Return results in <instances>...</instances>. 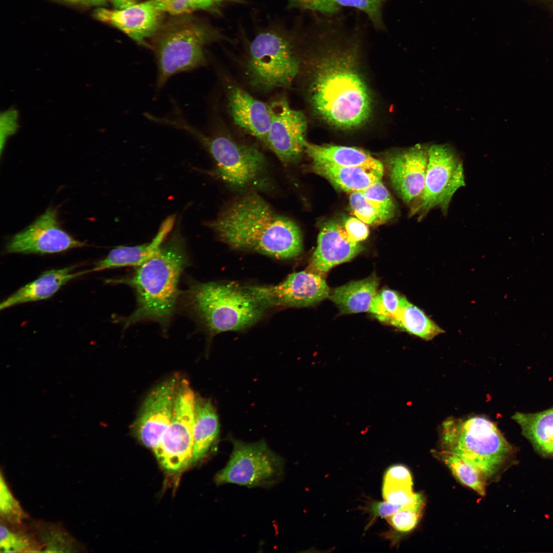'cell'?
<instances>
[{
    "mask_svg": "<svg viewBox=\"0 0 553 553\" xmlns=\"http://www.w3.org/2000/svg\"><path fill=\"white\" fill-rule=\"evenodd\" d=\"M340 25L331 21L322 24L326 43L310 87V98L314 111L328 123L352 129L368 119L371 102L354 66L357 32Z\"/></svg>",
    "mask_w": 553,
    "mask_h": 553,
    "instance_id": "1",
    "label": "cell"
},
{
    "mask_svg": "<svg viewBox=\"0 0 553 553\" xmlns=\"http://www.w3.org/2000/svg\"><path fill=\"white\" fill-rule=\"evenodd\" d=\"M210 226L233 248L249 250L278 259L297 256L303 248L297 225L274 211L260 196L247 194L229 205Z\"/></svg>",
    "mask_w": 553,
    "mask_h": 553,
    "instance_id": "2",
    "label": "cell"
},
{
    "mask_svg": "<svg viewBox=\"0 0 553 553\" xmlns=\"http://www.w3.org/2000/svg\"><path fill=\"white\" fill-rule=\"evenodd\" d=\"M188 264L184 239L175 231L157 251L130 276L105 280L109 284H123L134 290L135 310L122 320L124 328L138 322L152 321L167 327L176 309L181 275Z\"/></svg>",
    "mask_w": 553,
    "mask_h": 553,
    "instance_id": "3",
    "label": "cell"
},
{
    "mask_svg": "<svg viewBox=\"0 0 553 553\" xmlns=\"http://www.w3.org/2000/svg\"><path fill=\"white\" fill-rule=\"evenodd\" d=\"M186 308L211 334L247 328L265 308L244 287L231 283H193L185 292Z\"/></svg>",
    "mask_w": 553,
    "mask_h": 553,
    "instance_id": "4",
    "label": "cell"
},
{
    "mask_svg": "<svg viewBox=\"0 0 553 553\" xmlns=\"http://www.w3.org/2000/svg\"><path fill=\"white\" fill-rule=\"evenodd\" d=\"M440 450L473 466L486 482L498 474L513 452L496 424L480 415L446 419L440 426Z\"/></svg>",
    "mask_w": 553,
    "mask_h": 553,
    "instance_id": "5",
    "label": "cell"
},
{
    "mask_svg": "<svg viewBox=\"0 0 553 553\" xmlns=\"http://www.w3.org/2000/svg\"><path fill=\"white\" fill-rule=\"evenodd\" d=\"M210 36L204 26L190 18L162 24L152 44L158 71L157 86L161 88L175 74L204 65L203 46Z\"/></svg>",
    "mask_w": 553,
    "mask_h": 553,
    "instance_id": "6",
    "label": "cell"
},
{
    "mask_svg": "<svg viewBox=\"0 0 553 553\" xmlns=\"http://www.w3.org/2000/svg\"><path fill=\"white\" fill-rule=\"evenodd\" d=\"M292 40L275 30L258 34L250 44L246 73L250 84L265 91L290 87L300 69Z\"/></svg>",
    "mask_w": 553,
    "mask_h": 553,
    "instance_id": "7",
    "label": "cell"
},
{
    "mask_svg": "<svg viewBox=\"0 0 553 553\" xmlns=\"http://www.w3.org/2000/svg\"><path fill=\"white\" fill-rule=\"evenodd\" d=\"M173 125L188 132L204 145L215 160V173L230 186L247 187L264 172V156L254 146L237 142L224 135L205 136L179 118L173 121Z\"/></svg>",
    "mask_w": 553,
    "mask_h": 553,
    "instance_id": "8",
    "label": "cell"
},
{
    "mask_svg": "<svg viewBox=\"0 0 553 553\" xmlns=\"http://www.w3.org/2000/svg\"><path fill=\"white\" fill-rule=\"evenodd\" d=\"M465 185L462 161L449 144H430L424 187L411 206V216L422 220L433 209L446 215L452 199Z\"/></svg>",
    "mask_w": 553,
    "mask_h": 553,
    "instance_id": "9",
    "label": "cell"
},
{
    "mask_svg": "<svg viewBox=\"0 0 553 553\" xmlns=\"http://www.w3.org/2000/svg\"><path fill=\"white\" fill-rule=\"evenodd\" d=\"M227 464L215 476L217 484L263 486L273 484L281 478L284 460L264 441L247 443L233 440Z\"/></svg>",
    "mask_w": 553,
    "mask_h": 553,
    "instance_id": "10",
    "label": "cell"
},
{
    "mask_svg": "<svg viewBox=\"0 0 553 553\" xmlns=\"http://www.w3.org/2000/svg\"><path fill=\"white\" fill-rule=\"evenodd\" d=\"M195 398L188 381L180 380L170 422L153 450L168 471H180L193 462Z\"/></svg>",
    "mask_w": 553,
    "mask_h": 553,
    "instance_id": "11",
    "label": "cell"
},
{
    "mask_svg": "<svg viewBox=\"0 0 553 553\" xmlns=\"http://www.w3.org/2000/svg\"><path fill=\"white\" fill-rule=\"evenodd\" d=\"M244 287L265 309L311 306L329 297L331 291L322 276L311 271L293 272L273 286Z\"/></svg>",
    "mask_w": 553,
    "mask_h": 553,
    "instance_id": "12",
    "label": "cell"
},
{
    "mask_svg": "<svg viewBox=\"0 0 553 553\" xmlns=\"http://www.w3.org/2000/svg\"><path fill=\"white\" fill-rule=\"evenodd\" d=\"M271 120L265 143L284 164L295 162L304 151L307 122L304 114L292 109L286 98L269 104Z\"/></svg>",
    "mask_w": 553,
    "mask_h": 553,
    "instance_id": "13",
    "label": "cell"
},
{
    "mask_svg": "<svg viewBox=\"0 0 553 553\" xmlns=\"http://www.w3.org/2000/svg\"><path fill=\"white\" fill-rule=\"evenodd\" d=\"M86 243L60 226L56 210L49 208L25 229L14 235L6 246L7 253L48 254L81 247Z\"/></svg>",
    "mask_w": 553,
    "mask_h": 553,
    "instance_id": "14",
    "label": "cell"
},
{
    "mask_svg": "<svg viewBox=\"0 0 553 553\" xmlns=\"http://www.w3.org/2000/svg\"><path fill=\"white\" fill-rule=\"evenodd\" d=\"M180 380L175 376L155 387L145 398L132 426L135 437L153 451L170 422Z\"/></svg>",
    "mask_w": 553,
    "mask_h": 553,
    "instance_id": "15",
    "label": "cell"
},
{
    "mask_svg": "<svg viewBox=\"0 0 553 553\" xmlns=\"http://www.w3.org/2000/svg\"><path fill=\"white\" fill-rule=\"evenodd\" d=\"M430 144H417L391 153L387 160L391 182L407 205H413L422 192Z\"/></svg>",
    "mask_w": 553,
    "mask_h": 553,
    "instance_id": "16",
    "label": "cell"
},
{
    "mask_svg": "<svg viewBox=\"0 0 553 553\" xmlns=\"http://www.w3.org/2000/svg\"><path fill=\"white\" fill-rule=\"evenodd\" d=\"M162 12L150 0L123 9L98 8L95 17L118 29L140 45L147 46L146 40L153 37L162 25Z\"/></svg>",
    "mask_w": 553,
    "mask_h": 553,
    "instance_id": "17",
    "label": "cell"
},
{
    "mask_svg": "<svg viewBox=\"0 0 553 553\" xmlns=\"http://www.w3.org/2000/svg\"><path fill=\"white\" fill-rule=\"evenodd\" d=\"M363 249L360 243L350 239L344 225L328 222L318 234L310 267L312 271L322 275L335 266L352 260Z\"/></svg>",
    "mask_w": 553,
    "mask_h": 553,
    "instance_id": "18",
    "label": "cell"
},
{
    "mask_svg": "<svg viewBox=\"0 0 553 553\" xmlns=\"http://www.w3.org/2000/svg\"><path fill=\"white\" fill-rule=\"evenodd\" d=\"M227 86V105L234 123L265 143L271 120L269 105L238 86Z\"/></svg>",
    "mask_w": 553,
    "mask_h": 553,
    "instance_id": "19",
    "label": "cell"
},
{
    "mask_svg": "<svg viewBox=\"0 0 553 553\" xmlns=\"http://www.w3.org/2000/svg\"><path fill=\"white\" fill-rule=\"evenodd\" d=\"M175 217L171 216L161 224L156 235L146 243L131 246H118L95 264L91 271L125 266L137 267L153 256L165 241L172 229Z\"/></svg>",
    "mask_w": 553,
    "mask_h": 553,
    "instance_id": "20",
    "label": "cell"
},
{
    "mask_svg": "<svg viewBox=\"0 0 553 553\" xmlns=\"http://www.w3.org/2000/svg\"><path fill=\"white\" fill-rule=\"evenodd\" d=\"M74 268V266H71L44 272L38 278L20 288L1 302L0 309L48 299L69 281L91 272L89 270L73 273L72 271Z\"/></svg>",
    "mask_w": 553,
    "mask_h": 553,
    "instance_id": "21",
    "label": "cell"
},
{
    "mask_svg": "<svg viewBox=\"0 0 553 553\" xmlns=\"http://www.w3.org/2000/svg\"><path fill=\"white\" fill-rule=\"evenodd\" d=\"M304 151L312 163L340 166L360 167L383 173L382 163L364 150L355 147L317 145L306 141Z\"/></svg>",
    "mask_w": 553,
    "mask_h": 553,
    "instance_id": "22",
    "label": "cell"
},
{
    "mask_svg": "<svg viewBox=\"0 0 553 553\" xmlns=\"http://www.w3.org/2000/svg\"><path fill=\"white\" fill-rule=\"evenodd\" d=\"M220 424L217 412L208 398L196 395L193 463L203 458L217 442Z\"/></svg>",
    "mask_w": 553,
    "mask_h": 553,
    "instance_id": "23",
    "label": "cell"
},
{
    "mask_svg": "<svg viewBox=\"0 0 553 553\" xmlns=\"http://www.w3.org/2000/svg\"><path fill=\"white\" fill-rule=\"evenodd\" d=\"M378 279L372 274L335 288L330 291L329 298L336 305L342 314L370 312L378 292Z\"/></svg>",
    "mask_w": 553,
    "mask_h": 553,
    "instance_id": "24",
    "label": "cell"
},
{
    "mask_svg": "<svg viewBox=\"0 0 553 553\" xmlns=\"http://www.w3.org/2000/svg\"><path fill=\"white\" fill-rule=\"evenodd\" d=\"M312 169L335 187L351 193L360 192L381 180L383 173L360 167H346L323 163H312Z\"/></svg>",
    "mask_w": 553,
    "mask_h": 553,
    "instance_id": "25",
    "label": "cell"
},
{
    "mask_svg": "<svg viewBox=\"0 0 553 553\" xmlns=\"http://www.w3.org/2000/svg\"><path fill=\"white\" fill-rule=\"evenodd\" d=\"M512 418L523 434L539 450H544L553 439V408L536 413L517 412Z\"/></svg>",
    "mask_w": 553,
    "mask_h": 553,
    "instance_id": "26",
    "label": "cell"
},
{
    "mask_svg": "<svg viewBox=\"0 0 553 553\" xmlns=\"http://www.w3.org/2000/svg\"><path fill=\"white\" fill-rule=\"evenodd\" d=\"M392 325L424 340H432L443 330L420 308L406 300Z\"/></svg>",
    "mask_w": 553,
    "mask_h": 553,
    "instance_id": "27",
    "label": "cell"
},
{
    "mask_svg": "<svg viewBox=\"0 0 553 553\" xmlns=\"http://www.w3.org/2000/svg\"><path fill=\"white\" fill-rule=\"evenodd\" d=\"M433 452L434 456L446 465L460 483L480 496H485L487 482L477 469L451 453L441 450H434Z\"/></svg>",
    "mask_w": 553,
    "mask_h": 553,
    "instance_id": "28",
    "label": "cell"
},
{
    "mask_svg": "<svg viewBox=\"0 0 553 553\" xmlns=\"http://www.w3.org/2000/svg\"><path fill=\"white\" fill-rule=\"evenodd\" d=\"M388 0H328L327 15H332L343 7L357 9L366 14L377 30L386 29L382 10Z\"/></svg>",
    "mask_w": 553,
    "mask_h": 553,
    "instance_id": "29",
    "label": "cell"
},
{
    "mask_svg": "<svg viewBox=\"0 0 553 553\" xmlns=\"http://www.w3.org/2000/svg\"><path fill=\"white\" fill-rule=\"evenodd\" d=\"M406 300L405 297L394 290L384 289L377 292L369 312L380 321L391 325Z\"/></svg>",
    "mask_w": 553,
    "mask_h": 553,
    "instance_id": "30",
    "label": "cell"
},
{
    "mask_svg": "<svg viewBox=\"0 0 553 553\" xmlns=\"http://www.w3.org/2000/svg\"><path fill=\"white\" fill-rule=\"evenodd\" d=\"M368 202L378 211L382 223L392 218L395 212V205L392 198L379 180L360 191Z\"/></svg>",
    "mask_w": 553,
    "mask_h": 553,
    "instance_id": "31",
    "label": "cell"
},
{
    "mask_svg": "<svg viewBox=\"0 0 553 553\" xmlns=\"http://www.w3.org/2000/svg\"><path fill=\"white\" fill-rule=\"evenodd\" d=\"M410 485L384 482L382 495L386 501L406 506L424 505V499Z\"/></svg>",
    "mask_w": 553,
    "mask_h": 553,
    "instance_id": "32",
    "label": "cell"
},
{
    "mask_svg": "<svg viewBox=\"0 0 553 553\" xmlns=\"http://www.w3.org/2000/svg\"><path fill=\"white\" fill-rule=\"evenodd\" d=\"M0 481L1 517L12 524H19L23 518V510L12 494L2 473Z\"/></svg>",
    "mask_w": 553,
    "mask_h": 553,
    "instance_id": "33",
    "label": "cell"
},
{
    "mask_svg": "<svg viewBox=\"0 0 553 553\" xmlns=\"http://www.w3.org/2000/svg\"><path fill=\"white\" fill-rule=\"evenodd\" d=\"M423 505L405 507L386 518L389 524L396 531L408 533L418 524L421 517Z\"/></svg>",
    "mask_w": 553,
    "mask_h": 553,
    "instance_id": "34",
    "label": "cell"
},
{
    "mask_svg": "<svg viewBox=\"0 0 553 553\" xmlns=\"http://www.w3.org/2000/svg\"><path fill=\"white\" fill-rule=\"evenodd\" d=\"M349 202L354 215L366 224L372 225L382 224L378 211L361 192L350 193Z\"/></svg>",
    "mask_w": 553,
    "mask_h": 553,
    "instance_id": "35",
    "label": "cell"
},
{
    "mask_svg": "<svg viewBox=\"0 0 553 553\" xmlns=\"http://www.w3.org/2000/svg\"><path fill=\"white\" fill-rule=\"evenodd\" d=\"M1 549L4 552L25 551L32 549L31 542L27 537L10 531L5 526H1Z\"/></svg>",
    "mask_w": 553,
    "mask_h": 553,
    "instance_id": "36",
    "label": "cell"
},
{
    "mask_svg": "<svg viewBox=\"0 0 553 553\" xmlns=\"http://www.w3.org/2000/svg\"><path fill=\"white\" fill-rule=\"evenodd\" d=\"M154 7L162 13L181 15L195 11L186 0H150Z\"/></svg>",
    "mask_w": 553,
    "mask_h": 553,
    "instance_id": "37",
    "label": "cell"
},
{
    "mask_svg": "<svg viewBox=\"0 0 553 553\" xmlns=\"http://www.w3.org/2000/svg\"><path fill=\"white\" fill-rule=\"evenodd\" d=\"M344 226L349 237L354 242L360 243L369 235V231L367 224L357 218H348L345 221Z\"/></svg>",
    "mask_w": 553,
    "mask_h": 553,
    "instance_id": "38",
    "label": "cell"
},
{
    "mask_svg": "<svg viewBox=\"0 0 553 553\" xmlns=\"http://www.w3.org/2000/svg\"><path fill=\"white\" fill-rule=\"evenodd\" d=\"M384 482L413 485L411 473L402 465H395L389 468L386 472Z\"/></svg>",
    "mask_w": 553,
    "mask_h": 553,
    "instance_id": "39",
    "label": "cell"
},
{
    "mask_svg": "<svg viewBox=\"0 0 553 553\" xmlns=\"http://www.w3.org/2000/svg\"><path fill=\"white\" fill-rule=\"evenodd\" d=\"M17 114L15 111H7L4 113L1 117V152L5 143L7 138L13 134L17 128Z\"/></svg>",
    "mask_w": 553,
    "mask_h": 553,
    "instance_id": "40",
    "label": "cell"
},
{
    "mask_svg": "<svg viewBox=\"0 0 553 553\" xmlns=\"http://www.w3.org/2000/svg\"><path fill=\"white\" fill-rule=\"evenodd\" d=\"M328 0H289L288 7L325 14Z\"/></svg>",
    "mask_w": 553,
    "mask_h": 553,
    "instance_id": "41",
    "label": "cell"
},
{
    "mask_svg": "<svg viewBox=\"0 0 553 553\" xmlns=\"http://www.w3.org/2000/svg\"><path fill=\"white\" fill-rule=\"evenodd\" d=\"M407 507L408 506L396 504L386 501L373 502L371 504L370 509L373 517L387 518Z\"/></svg>",
    "mask_w": 553,
    "mask_h": 553,
    "instance_id": "42",
    "label": "cell"
},
{
    "mask_svg": "<svg viewBox=\"0 0 553 553\" xmlns=\"http://www.w3.org/2000/svg\"><path fill=\"white\" fill-rule=\"evenodd\" d=\"M66 2L87 6H100L110 0H61Z\"/></svg>",
    "mask_w": 553,
    "mask_h": 553,
    "instance_id": "43",
    "label": "cell"
},
{
    "mask_svg": "<svg viewBox=\"0 0 553 553\" xmlns=\"http://www.w3.org/2000/svg\"><path fill=\"white\" fill-rule=\"evenodd\" d=\"M116 9H123L137 3L138 0H110Z\"/></svg>",
    "mask_w": 553,
    "mask_h": 553,
    "instance_id": "44",
    "label": "cell"
},
{
    "mask_svg": "<svg viewBox=\"0 0 553 553\" xmlns=\"http://www.w3.org/2000/svg\"><path fill=\"white\" fill-rule=\"evenodd\" d=\"M543 452L546 454L553 455V439L547 445Z\"/></svg>",
    "mask_w": 553,
    "mask_h": 553,
    "instance_id": "45",
    "label": "cell"
}]
</instances>
